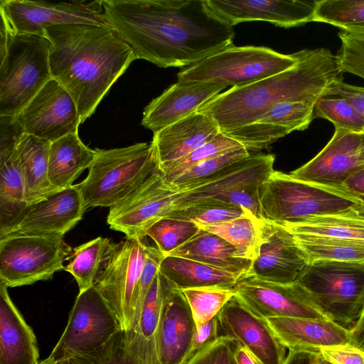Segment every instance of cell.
<instances>
[{"instance_id": "4dcf8cb0", "label": "cell", "mask_w": 364, "mask_h": 364, "mask_svg": "<svg viewBox=\"0 0 364 364\" xmlns=\"http://www.w3.org/2000/svg\"><path fill=\"white\" fill-rule=\"evenodd\" d=\"M159 274L179 290L203 287L234 289L238 279L233 274L210 265L181 257L165 256Z\"/></svg>"}, {"instance_id": "1f68e13d", "label": "cell", "mask_w": 364, "mask_h": 364, "mask_svg": "<svg viewBox=\"0 0 364 364\" xmlns=\"http://www.w3.org/2000/svg\"><path fill=\"white\" fill-rule=\"evenodd\" d=\"M16 146L0 148V230L27 207L24 176Z\"/></svg>"}, {"instance_id": "cb8c5ba5", "label": "cell", "mask_w": 364, "mask_h": 364, "mask_svg": "<svg viewBox=\"0 0 364 364\" xmlns=\"http://www.w3.org/2000/svg\"><path fill=\"white\" fill-rule=\"evenodd\" d=\"M220 132L213 118L198 112L154 132L151 144L159 168L186 156Z\"/></svg>"}, {"instance_id": "816d5d0a", "label": "cell", "mask_w": 364, "mask_h": 364, "mask_svg": "<svg viewBox=\"0 0 364 364\" xmlns=\"http://www.w3.org/2000/svg\"><path fill=\"white\" fill-rule=\"evenodd\" d=\"M329 96L345 99L364 117V87L350 85L342 80L334 85Z\"/></svg>"}, {"instance_id": "f1b7e54d", "label": "cell", "mask_w": 364, "mask_h": 364, "mask_svg": "<svg viewBox=\"0 0 364 364\" xmlns=\"http://www.w3.org/2000/svg\"><path fill=\"white\" fill-rule=\"evenodd\" d=\"M96 156V150L84 144L78 133L66 135L51 142L48 156V178L57 190L73 186V182Z\"/></svg>"}, {"instance_id": "ee69618b", "label": "cell", "mask_w": 364, "mask_h": 364, "mask_svg": "<svg viewBox=\"0 0 364 364\" xmlns=\"http://www.w3.org/2000/svg\"><path fill=\"white\" fill-rule=\"evenodd\" d=\"M247 213L250 212L232 205L201 203L173 209L165 217L187 220L203 226L225 222Z\"/></svg>"}, {"instance_id": "60d3db41", "label": "cell", "mask_w": 364, "mask_h": 364, "mask_svg": "<svg viewBox=\"0 0 364 364\" xmlns=\"http://www.w3.org/2000/svg\"><path fill=\"white\" fill-rule=\"evenodd\" d=\"M196 326L217 316L226 303L236 293L234 289L203 287L182 290Z\"/></svg>"}, {"instance_id": "83f0119b", "label": "cell", "mask_w": 364, "mask_h": 364, "mask_svg": "<svg viewBox=\"0 0 364 364\" xmlns=\"http://www.w3.org/2000/svg\"><path fill=\"white\" fill-rule=\"evenodd\" d=\"M39 364H159L152 356L148 345L133 329H119L105 344L83 354L65 360Z\"/></svg>"}, {"instance_id": "f907efd6", "label": "cell", "mask_w": 364, "mask_h": 364, "mask_svg": "<svg viewBox=\"0 0 364 364\" xmlns=\"http://www.w3.org/2000/svg\"><path fill=\"white\" fill-rule=\"evenodd\" d=\"M220 336L218 316L196 326L191 350L185 363L213 343Z\"/></svg>"}, {"instance_id": "9a60e30c", "label": "cell", "mask_w": 364, "mask_h": 364, "mask_svg": "<svg viewBox=\"0 0 364 364\" xmlns=\"http://www.w3.org/2000/svg\"><path fill=\"white\" fill-rule=\"evenodd\" d=\"M234 289L245 306L264 319L273 317L328 319L298 282L279 284L245 276L237 281Z\"/></svg>"}, {"instance_id": "681fc988", "label": "cell", "mask_w": 364, "mask_h": 364, "mask_svg": "<svg viewBox=\"0 0 364 364\" xmlns=\"http://www.w3.org/2000/svg\"><path fill=\"white\" fill-rule=\"evenodd\" d=\"M319 353L332 364H364V350L350 343L321 348Z\"/></svg>"}, {"instance_id": "680465c9", "label": "cell", "mask_w": 364, "mask_h": 364, "mask_svg": "<svg viewBox=\"0 0 364 364\" xmlns=\"http://www.w3.org/2000/svg\"><path fill=\"white\" fill-rule=\"evenodd\" d=\"M348 215L364 220V199L348 210L342 212Z\"/></svg>"}, {"instance_id": "6125c7cd", "label": "cell", "mask_w": 364, "mask_h": 364, "mask_svg": "<svg viewBox=\"0 0 364 364\" xmlns=\"http://www.w3.org/2000/svg\"><path fill=\"white\" fill-rule=\"evenodd\" d=\"M252 355V354H251ZM253 359L255 360V362L256 364H262V363H260L257 359H256L253 355Z\"/></svg>"}, {"instance_id": "d6986e66", "label": "cell", "mask_w": 364, "mask_h": 364, "mask_svg": "<svg viewBox=\"0 0 364 364\" xmlns=\"http://www.w3.org/2000/svg\"><path fill=\"white\" fill-rule=\"evenodd\" d=\"M308 263L289 231L264 220L259 252L247 276L269 282L291 284L296 282Z\"/></svg>"}, {"instance_id": "74e56055", "label": "cell", "mask_w": 364, "mask_h": 364, "mask_svg": "<svg viewBox=\"0 0 364 364\" xmlns=\"http://www.w3.org/2000/svg\"><path fill=\"white\" fill-rule=\"evenodd\" d=\"M250 155L244 147L232 149L194 166L168 183L177 192L189 190L215 177L230 165Z\"/></svg>"}, {"instance_id": "94428289", "label": "cell", "mask_w": 364, "mask_h": 364, "mask_svg": "<svg viewBox=\"0 0 364 364\" xmlns=\"http://www.w3.org/2000/svg\"><path fill=\"white\" fill-rule=\"evenodd\" d=\"M317 364H332V363L328 362L327 360L323 359L321 355H319V357L318 358Z\"/></svg>"}, {"instance_id": "5bb4252c", "label": "cell", "mask_w": 364, "mask_h": 364, "mask_svg": "<svg viewBox=\"0 0 364 364\" xmlns=\"http://www.w3.org/2000/svg\"><path fill=\"white\" fill-rule=\"evenodd\" d=\"M160 169L117 204L109 208L107 223L126 238L144 240L153 223L174 207L178 196Z\"/></svg>"}, {"instance_id": "91938a15", "label": "cell", "mask_w": 364, "mask_h": 364, "mask_svg": "<svg viewBox=\"0 0 364 364\" xmlns=\"http://www.w3.org/2000/svg\"><path fill=\"white\" fill-rule=\"evenodd\" d=\"M359 159L360 162L364 165V136L359 149Z\"/></svg>"}, {"instance_id": "836d02e7", "label": "cell", "mask_w": 364, "mask_h": 364, "mask_svg": "<svg viewBox=\"0 0 364 364\" xmlns=\"http://www.w3.org/2000/svg\"><path fill=\"white\" fill-rule=\"evenodd\" d=\"M263 223V220L247 213L225 222L199 227L221 237L253 261L259 252Z\"/></svg>"}, {"instance_id": "ac0fdd59", "label": "cell", "mask_w": 364, "mask_h": 364, "mask_svg": "<svg viewBox=\"0 0 364 364\" xmlns=\"http://www.w3.org/2000/svg\"><path fill=\"white\" fill-rule=\"evenodd\" d=\"M221 336L243 346L262 364H283L286 348L279 342L266 319L252 313L236 294L218 314Z\"/></svg>"}, {"instance_id": "e575fe53", "label": "cell", "mask_w": 364, "mask_h": 364, "mask_svg": "<svg viewBox=\"0 0 364 364\" xmlns=\"http://www.w3.org/2000/svg\"><path fill=\"white\" fill-rule=\"evenodd\" d=\"M293 235L309 262L316 260L364 262V240Z\"/></svg>"}, {"instance_id": "ab89813d", "label": "cell", "mask_w": 364, "mask_h": 364, "mask_svg": "<svg viewBox=\"0 0 364 364\" xmlns=\"http://www.w3.org/2000/svg\"><path fill=\"white\" fill-rule=\"evenodd\" d=\"M200 230L196 223L164 217L153 223L145 232L164 256L170 255L193 238Z\"/></svg>"}, {"instance_id": "44dd1931", "label": "cell", "mask_w": 364, "mask_h": 364, "mask_svg": "<svg viewBox=\"0 0 364 364\" xmlns=\"http://www.w3.org/2000/svg\"><path fill=\"white\" fill-rule=\"evenodd\" d=\"M161 277L163 303L156 336L158 358L160 364H183L196 325L182 291Z\"/></svg>"}, {"instance_id": "bcb514c9", "label": "cell", "mask_w": 364, "mask_h": 364, "mask_svg": "<svg viewBox=\"0 0 364 364\" xmlns=\"http://www.w3.org/2000/svg\"><path fill=\"white\" fill-rule=\"evenodd\" d=\"M164 257L156 247L148 245L146 259L132 301L131 329L135 331L137 330L145 299L159 272L161 262Z\"/></svg>"}, {"instance_id": "d590c367", "label": "cell", "mask_w": 364, "mask_h": 364, "mask_svg": "<svg viewBox=\"0 0 364 364\" xmlns=\"http://www.w3.org/2000/svg\"><path fill=\"white\" fill-rule=\"evenodd\" d=\"M313 21L330 24L364 38V0L316 1Z\"/></svg>"}, {"instance_id": "be15d7a7", "label": "cell", "mask_w": 364, "mask_h": 364, "mask_svg": "<svg viewBox=\"0 0 364 364\" xmlns=\"http://www.w3.org/2000/svg\"><path fill=\"white\" fill-rule=\"evenodd\" d=\"M363 198L364 199V197Z\"/></svg>"}, {"instance_id": "8d00e7d4", "label": "cell", "mask_w": 364, "mask_h": 364, "mask_svg": "<svg viewBox=\"0 0 364 364\" xmlns=\"http://www.w3.org/2000/svg\"><path fill=\"white\" fill-rule=\"evenodd\" d=\"M112 241L98 237L72 250L64 270L77 283L79 291L94 285L95 279Z\"/></svg>"}, {"instance_id": "9c48e42d", "label": "cell", "mask_w": 364, "mask_h": 364, "mask_svg": "<svg viewBox=\"0 0 364 364\" xmlns=\"http://www.w3.org/2000/svg\"><path fill=\"white\" fill-rule=\"evenodd\" d=\"M274 159L271 154H250L230 165L215 177L178 192L173 209L201 203H223L243 208L262 220L259 193L263 183L274 171Z\"/></svg>"}, {"instance_id": "52a82bcc", "label": "cell", "mask_w": 364, "mask_h": 364, "mask_svg": "<svg viewBox=\"0 0 364 364\" xmlns=\"http://www.w3.org/2000/svg\"><path fill=\"white\" fill-rule=\"evenodd\" d=\"M298 60L296 53L284 55L264 46L232 45L181 69L177 77L179 82L241 87L285 71Z\"/></svg>"}, {"instance_id": "603a6c76", "label": "cell", "mask_w": 364, "mask_h": 364, "mask_svg": "<svg viewBox=\"0 0 364 364\" xmlns=\"http://www.w3.org/2000/svg\"><path fill=\"white\" fill-rule=\"evenodd\" d=\"M226 87L210 82H177L145 107L141 125L156 132L197 112Z\"/></svg>"}, {"instance_id": "7a4b0ae2", "label": "cell", "mask_w": 364, "mask_h": 364, "mask_svg": "<svg viewBox=\"0 0 364 364\" xmlns=\"http://www.w3.org/2000/svg\"><path fill=\"white\" fill-rule=\"evenodd\" d=\"M45 36L52 77L70 94L83 123L136 59L134 53L109 26H53Z\"/></svg>"}, {"instance_id": "e0dca14e", "label": "cell", "mask_w": 364, "mask_h": 364, "mask_svg": "<svg viewBox=\"0 0 364 364\" xmlns=\"http://www.w3.org/2000/svg\"><path fill=\"white\" fill-rule=\"evenodd\" d=\"M76 185L59 190L28 205L0 237L11 234L50 235L63 237L82 219L87 209Z\"/></svg>"}, {"instance_id": "ffe728a7", "label": "cell", "mask_w": 364, "mask_h": 364, "mask_svg": "<svg viewBox=\"0 0 364 364\" xmlns=\"http://www.w3.org/2000/svg\"><path fill=\"white\" fill-rule=\"evenodd\" d=\"M364 133L335 127L327 144L313 159L289 174L296 179L331 186H342L356 170L364 167L359 149Z\"/></svg>"}, {"instance_id": "8fae6325", "label": "cell", "mask_w": 364, "mask_h": 364, "mask_svg": "<svg viewBox=\"0 0 364 364\" xmlns=\"http://www.w3.org/2000/svg\"><path fill=\"white\" fill-rule=\"evenodd\" d=\"M144 240L112 242L94 283L122 330L131 329L134 294L147 256Z\"/></svg>"}, {"instance_id": "f6af8a7d", "label": "cell", "mask_w": 364, "mask_h": 364, "mask_svg": "<svg viewBox=\"0 0 364 364\" xmlns=\"http://www.w3.org/2000/svg\"><path fill=\"white\" fill-rule=\"evenodd\" d=\"M163 303V284L158 272L145 299L136 332L149 346L153 358L159 363L156 336ZM160 364V363H159Z\"/></svg>"}, {"instance_id": "d4e9b609", "label": "cell", "mask_w": 364, "mask_h": 364, "mask_svg": "<svg viewBox=\"0 0 364 364\" xmlns=\"http://www.w3.org/2000/svg\"><path fill=\"white\" fill-rule=\"evenodd\" d=\"M266 321L279 342L289 350H308L350 343L347 328L330 319L273 317Z\"/></svg>"}, {"instance_id": "7c38bea8", "label": "cell", "mask_w": 364, "mask_h": 364, "mask_svg": "<svg viewBox=\"0 0 364 364\" xmlns=\"http://www.w3.org/2000/svg\"><path fill=\"white\" fill-rule=\"evenodd\" d=\"M120 329L107 301L93 285L79 291L66 327L49 356L55 363L105 344Z\"/></svg>"}, {"instance_id": "5b68a950", "label": "cell", "mask_w": 364, "mask_h": 364, "mask_svg": "<svg viewBox=\"0 0 364 364\" xmlns=\"http://www.w3.org/2000/svg\"><path fill=\"white\" fill-rule=\"evenodd\" d=\"M86 178L76 184L88 207L110 208L122 200L159 170L154 146L138 143L96 149Z\"/></svg>"}, {"instance_id": "11a10c76", "label": "cell", "mask_w": 364, "mask_h": 364, "mask_svg": "<svg viewBox=\"0 0 364 364\" xmlns=\"http://www.w3.org/2000/svg\"><path fill=\"white\" fill-rule=\"evenodd\" d=\"M349 331L350 343L364 350V310Z\"/></svg>"}, {"instance_id": "277c9868", "label": "cell", "mask_w": 364, "mask_h": 364, "mask_svg": "<svg viewBox=\"0 0 364 364\" xmlns=\"http://www.w3.org/2000/svg\"><path fill=\"white\" fill-rule=\"evenodd\" d=\"M363 200L343 186L306 182L275 170L259 193L262 220L282 226L311 216L338 214Z\"/></svg>"}, {"instance_id": "7bdbcfd3", "label": "cell", "mask_w": 364, "mask_h": 364, "mask_svg": "<svg viewBox=\"0 0 364 364\" xmlns=\"http://www.w3.org/2000/svg\"><path fill=\"white\" fill-rule=\"evenodd\" d=\"M323 118L336 128L364 133V117L345 99L323 97L314 105V119Z\"/></svg>"}, {"instance_id": "3957f363", "label": "cell", "mask_w": 364, "mask_h": 364, "mask_svg": "<svg viewBox=\"0 0 364 364\" xmlns=\"http://www.w3.org/2000/svg\"><path fill=\"white\" fill-rule=\"evenodd\" d=\"M296 54L299 60L295 66L247 85L232 87L198 112L210 115L220 132L226 133L254 122L280 102L316 104L343 80L344 73L330 50L303 49Z\"/></svg>"}, {"instance_id": "484cf974", "label": "cell", "mask_w": 364, "mask_h": 364, "mask_svg": "<svg viewBox=\"0 0 364 364\" xmlns=\"http://www.w3.org/2000/svg\"><path fill=\"white\" fill-rule=\"evenodd\" d=\"M0 284V364H39L33 329Z\"/></svg>"}, {"instance_id": "db71d44e", "label": "cell", "mask_w": 364, "mask_h": 364, "mask_svg": "<svg viewBox=\"0 0 364 364\" xmlns=\"http://www.w3.org/2000/svg\"><path fill=\"white\" fill-rule=\"evenodd\" d=\"M319 355L308 350H289L283 364H317Z\"/></svg>"}, {"instance_id": "b9f144b4", "label": "cell", "mask_w": 364, "mask_h": 364, "mask_svg": "<svg viewBox=\"0 0 364 364\" xmlns=\"http://www.w3.org/2000/svg\"><path fill=\"white\" fill-rule=\"evenodd\" d=\"M240 147L243 146L233 139L220 132L186 156L159 169L166 181L171 182L194 166Z\"/></svg>"}, {"instance_id": "9f6ffc18", "label": "cell", "mask_w": 364, "mask_h": 364, "mask_svg": "<svg viewBox=\"0 0 364 364\" xmlns=\"http://www.w3.org/2000/svg\"><path fill=\"white\" fill-rule=\"evenodd\" d=\"M234 358L235 364H256L251 353L240 343H235Z\"/></svg>"}, {"instance_id": "c3c4849f", "label": "cell", "mask_w": 364, "mask_h": 364, "mask_svg": "<svg viewBox=\"0 0 364 364\" xmlns=\"http://www.w3.org/2000/svg\"><path fill=\"white\" fill-rule=\"evenodd\" d=\"M235 343L231 338L220 336L184 364H235Z\"/></svg>"}, {"instance_id": "6f0895ef", "label": "cell", "mask_w": 364, "mask_h": 364, "mask_svg": "<svg viewBox=\"0 0 364 364\" xmlns=\"http://www.w3.org/2000/svg\"><path fill=\"white\" fill-rule=\"evenodd\" d=\"M10 37V31L5 19L1 16L0 26V60H1L6 52Z\"/></svg>"}, {"instance_id": "f546056e", "label": "cell", "mask_w": 364, "mask_h": 364, "mask_svg": "<svg viewBox=\"0 0 364 364\" xmlns=\"http://www.w3.org/2000/svg\"><path fill=\"white\" fill-rule=\"evenodd\" d=\"M51 142L23 134L16 150L25 181L26 205L38 202L59 190L48 178V156Z\"/></svg>"}, {"instance_id": "7402d4cb", "label": "cell", "mask_w": 364, "mask_h": 364, "mask_svg": "<svg viewBox=\"0 0 364 364\" xmlns=\"http://www.w3.org/2000/svg\"><path fill=\"white\" fill-rule=\"evenodd\" d=\"M316 1L205 0L208 7L232 26L246 21H262L287 28L313 21Z\"/></svg>"}, {"instance_id": "30bf717a", "label": "cell", "mask_w": 364, "mask_h": 364, "mask_svg": "<svg viewBox=\"0 0 364 364\" xmlns=\"http://www.w3.org/2000/svg\"><path fill=\"white\" fill-rule=\"evenodd\" d=\"M63 237L11 234L0 237V284L8 287L50 279L72 251Z\"/></svg>"}, {"instance_id": "6da1fadb", "label": "cell", "mask_w": 364, "mask_h": 364, "mask_svg": "<svg viewBox=\"0 0 364 364\" xmlns=\"http://www.w3.org/2000/svg\"><path fill=\"white\" fill-rule=\"evenodd\" d=\"M103 18L136 59L188 67L232 44L233 26L205 0H102Z\"/></svg>"}, {"instance_id": "d6a6232c", "label": "cell", "mask_w": 364, "mask_h": 364, "mask_svg": "<svg viewBox=\"0 0 364 364\" xmlns=\"http://www.w3.org/2000/svg\"><path fill=\"white\" fill-rule=\"evenodd\" d=\"M283 227L293 235L364 240V220L343 213L311 216Z\"/></svg>"}, {"instance_id": "f35d334b", "label": "cell", "mask_w": 364, "mask_h": 364, "mask_svg": "<svg viewBox=\"0 0 364 364\" xmlns=\"http://www.w3.org/2000/svg\"><path fill=\"white\" fill-rule=\"evenodd\" d=\"M314 105L308 102H283L273 105L256 121L267 124L285 135L307 129L314 119Z\"/></svg>"}, {"instance_id": "4fadbf2b", "label": "cell", "mask_w": 364, "mask_h": 364, "mask_svg": "<svg viewBox=\"0 0 364 364\" xmlns=\"http://www.w3.org/2000/svg\"><path fill=\"white\" fill-rule=\"evenodd\" d=\"M0 15L11 34L46 36L47 28L65 24L108 26L103 18L102 0L60 3L1 0Z\"/></svg>"}, {"instance_id": "7dc6e473", "label": "cell", "mask_w": 364, "mask_h": 364, "mask_svg": "<svg viewBox=\"0 0 364 364\" xmlns=\"http://www.w3.org/2000/svg\"><path fill=\"white\" fill-rule=\"evenodd\" d=\"M341 48L336 55L343 73H348L364 79V38L343 31L338 33Z\"/></svg>"}, {"instance_id": "f5cc1de1", "label": "cell", "mask_w": 364, "mask_h": 364, "mask_svg": "<svg viewBox=\"0 0 364 364\" xmlns=\"http://www.w3.org/2000/svg\"><path fill=\"white\" fill-rule=\"evenodd\" d=\"M342 186L350 193L364 197V167L351 173L343 183Z\"/></svg>"}, {"instance_id": "8992f818", "label": "cell", "mask_w": 364, "mask_h": 364, "mask_svg": "<svg viewBox=\"0 0 364 364\" xmlns=\"http://www.w3.org/2000/svg\"><path fill=\"white\" fill-rule=\"evenodd\" d=\"M49 40L10 33L0 60V116H16L51 79Z\"/></svg>"}, {"instance_id": "ba28073f", "label": "cell", "mask_w": 364, "mask_h": 364, "mask_svg": "<svg viewBox=\"0 0 364 364\" xmlns=\"http://www.w3.org/2000/svg\"><path fill=\"white\" fill-rule=\"evenodd\" d=\"M296 282L328 319L344 327L364 310V262H309Z\"/></svg>"}, {"instance_id": "4316f807", "label": "cell", "mask_w": 364, "mask_h": 364, "mask_svg": "<svg viewBox=\"0 0 364 364\" xmlns=\"http://www.w3.org/2000/svg\"><path fill=\"white\" fill-rule=\"evenodd\" d=\"M170 255L193 259L235 275L238 280L249 273L252 260L221 237L200 228L189 241Z\"/></svg>"}, {"instance_id": "2e32d148", "label": "cell", "mask_w": 364, "mask_h": 364, "mask_svg": "<svg viewBox=\"0 0 364 364\" xmlns=\"http://www.w3.org/2000/svg\"><path fill=\"white\" fill-rule=\"evenodd\" d=\"M16 116L25 134L50 142L78 133L82 124L73 98L54 79L49 80Z\"/></svg>"}]
</instances>
